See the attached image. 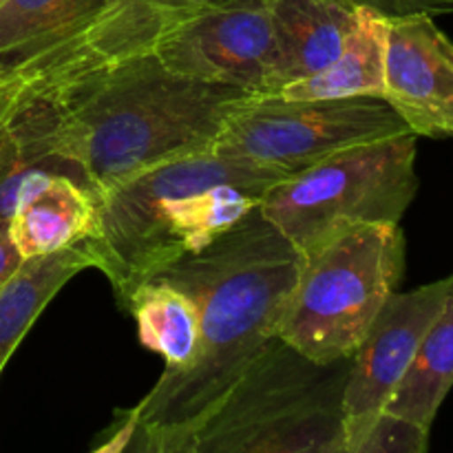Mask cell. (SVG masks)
I'll return each instance as SVG.
<instances>
[{
	"instance_id": "obj_14",
	"label": "cell",
	"mask_w": 453,
	"mask_h": 453,
	"mask_svg": "<svg viewBox=\"0 0 453 453\" xmlns=\"http://www.w3.org/2000/svg\"><path fill=\"white\" fill-rule=\"evenodd\" d=\"M193 9L197 7L190 0H104V7L51 87L93 69L150 53L155 42Z\"/></svg>"
},
{
	"instance_id": "obj_1",
	"label": "cell",
	"mask_w": 453,
	"mask_h": 453,
	"mask_svg": "<svg viewBox=\"0 0 453 453\" xmlns=\"http://www.w3.org/2000/svg\"><path fill=\"white\" fill-rule=\"evenodd\" d=\"M301 261V252L255 208L208 248L149 274L146 279L173 283L193 296L199 349L188 370L159 376L133 407L137 418L150 425L202 423L277 341Z\"/></svg>"
},
{
	"instance_id": "obj_3",
	"label": "cell",
	"mask_w": 453,
	"mask_h": 453,
	"mask_svg": "<svg viewBox=\"0 0 453 453\" xmlns=\"http://www.w3.org/2000/svg\"><path fill=\"white\" fill-rule=\"evenodd\" d=\"M283 177L212 149L157 164L100 197L96 233L84 239L93 268L122 303L155 270L242 224Z\"/></svg>"
},
{
	"instance_id": "obj_4",
	"label": "cell",
	"mask_w": 453,
	"mask_h": 453,
	"mask_svg": "<svg viewBox=\"0 0 453 453\" xmlns=\"http://www.w3.org/2000/svg\"><path fill=\"white\" fill-rule=\"evenodd\" d=\"M349 358L317 363L273 341L197 425L193 453H348Z\"/></svg>"
},
{
	"instance_id": "obj_20",
	"label": "cell",
	"mask_w": 453,
	"mask_h": 453,
	"mask_svg": "<svg viewBox=\"0 0 453 453\" xmlns=\"http://www.w3.org/2000/svg\"><path fill=\"white\" fill-rule=\"evenodd\" d=\"M197 425L142 423L133 410L115 416L91 453H193Z\"/></svg>"
},
{
	"instance_id": "obj_23",
	"label": "cell",
	"mask_w": 453,
	"mask_h": 453,
	"mask_svg": "<svg viewBox=\"0 0 453 453\" xmlns=\"http://www.w3.org/2000/svg\"><path fill=\"white\" fill-rule=\"evenodd\" d=\"M22 264L20 255L13 248L12 239H9V230H7V221L0 219V283Z\"/></svg>"
},
{
	"instance_id": "obj_15",
	"label": "cell",
	"mask_w": 453,
	"mask_h": 453,
	"mask_svg": "<svg viewBox=\"0 0 453 453\" xmlns=\"http://www.w3.org/2000/svg\"><path fill=\"white\" fill-rule=\"evenodd\" d=\"M270 12L274 29V93L330 66L357 20V9L336 0H270Z\"/></svg>"
},
{
	"instance_id": "obj_5",
	"label": "cell",
	"mask_w": 453,
	"mask_h": 453,
	"mask_svg": "<svg viewBox=\"0 0 453 453\" xmlns=\"http://www.w3.org/2000/svg\"><path fill=\"white\" fill-rule=\"evenodd\" d=\"M405 274L398 224L358 226L303 255L277 339L317 363L352 358Z\"/></svg>"
},
{
	"instance_id": "obj_8",
	"label": "cell",
	"mask_w": 453,
	"mask_h": 453,
	"mask_svg": "<svg viewBox=\"0 0 453 453\" xmlns=\"http://www.w3.org/2000/svg\"><path fill=\"white\" fill-rule=\"evenodd\" d=\"M166 69L199 82L255 96L274 93V29L270 0H230L197 7L155 42Z\"/></svg>"
},
{
	"instance_id": "obj_2",
	"label": "cell",
	"mask_w": 453,
	"mask_h": 453,
	"mask_svg": "<svg viewBox=\"0 0 453 453\" xmlns=\"http://www.w3.org/2000/svg\"><path fill=\"white\" fill-rule=\"evenodd\" d=\"M42 91L56 96L66 153L100 197L157 164L212 149L230 118L255 97L175 73L155 53Z\"/></svg>"
},
{
	"instance_id": "obj_11",
	"label": "cell",
	"mask_w": 453,
	"mask_h": 453,
	"mask_svg": "<svg viewBox=\"0 0 453 453\" xmlns=\"http://www.w3.org/2000/svg\"><path fill=\"white\" fill-rule=\"evenodd\" d=\"M104 0H0V80L18 91L51 87Z\"/></svg>"
},
{
	"instance_id": "obj_9",
	"label": "cell",
	"mask_w": 453,
	"mask_h": 453,
	"mask_svg": "<svg viewBox=\"0 0 453 453\" xmlns=\"http://www.w3.org/2000/svg\"><path fill=\"white\" fill-rule=\"evenodd\" d=\"M453 295V274L411 292H394L349 358L343 389L348 449L383 414L425 334Z\"/></svg>"
},
{
	"instance_id": "obj_7",
	"label": "cell",
	"mask_w": 453,
	"mask_h": 453,
	"mask_svg": "<svg viewBox=\"0 0 453 453\" xmlns=\"http://www.w3.org/2000/svg\"><path fill=\"white\" fill-rule=\"evenodd\" d=\"M401 133L411 131L383 97L255 96L230 118L212 150L295 175L341 150Z\"/></svg>"
},
{
	"instance_id": "obj_6",
	"label": "cell",
	"mask_w": 453,
	"mask_h": 453,
	"mask_svg": "<svg viewBox=\"0 0 453 453\" xmlns=\"http://www.w3.org/2000/svg\"><path fill=\"white\" fill-rule=\"evenodd\" d=\"M416 133L352 146L270 186L259 212L301 252L358 226L401 224L418 190Z\"/></svg>"
},
{
	"instance_id": "obj_13",
	"label": "cell",
	"mask_w": 453,
	"mask_h": 453,
	"mask_svg": "<svg viewBox=\"0 0 453 453\" xmlns=\"http://www.w3.org/2000/svg\"><path fill=\"white\" fill-rule=\"evenodd\" d=\"M100 195L66 175L42 177L18 199L7 219L9 239L20 259L53 255L96 233Z\"/></svg>"
},
{
	"instance_id": "obj_18",
	"label": "cell",
	"mask_w": 453,
	"mask_h": 453,
	"mask_svg": "<svg viewBox=\"0 0 453 453\" xmlns=\"http://www.w3.org/2000/svg\"><path fill=\"white\" fill-rule=\"evenodd\" d=\"M122 305L135 319L140 343L164 358L162 376L181 374L193 365L199 349V310L188 292L146 279L128 292Z\"/></svg>"
},
{
	"instance_id": "obj_22",
	"label": "cell",
	"mask_w": 453,
	"mask_h": 453,
	"mask_svg": "<svg viewBox=\"0 0 453 453\" xmlns=\"http://www.w3.org/2000/svg\"><path fill=\"white\" fill-rule=\"evenodd\" d=\"M349 9H370L388 20L410 16H447L453 13V0H336Z\"/></svg>"
},
{
	"instance_id": "obj_19",
	"label": "cell",
	"mask_w": 453,
	"mask_h": 453,
	"mask_svg": "<svg viewBox=\"0 0 453 453\" xmlns=\"http://www.w3.org/2000/svg\"><path fill=\"white\" fill-rule=\"evenodd\" d=\"M453 388V295L425 334L410 370L385 405L383 414L432 429Z\"/></svg>"
},
{
	"instance_id": "obj_25",
	"label": "cell",
	"mask_w": 453,
	"mask_h": 453,
	"mask_svg": "<svg viewBox=\"0 0 453 453\" xmlns=\"http://www.w3.org/2000/svg\"><path fill=\"white\" fill-rule=\"evenodd\" d=\"M190 3H193L195 7H212V4H224L230 3V0H190Z\"/></svg>"
},
{
	"instance_id": "obj_12",
	"label": "cell",
	"mask_w": 453,
	"mask_h": 453,
	"mask_svg": "<svg viewBox=\"0 0 453 453\" xmlns=\"http://www.w3.org/2000/svg\"><path fill=\"white\" fill-rule=\"evenodd\" d=\"M66 175L88 186L62 142L60 104L51 91H22L0 122V219L7 221L27 188L42 177Z\"/></svg>"
},
{
	"instance_id": "obj_21",
	"label": "cell",
	"mask_w": 453,
	"mask_h": 453,
	"mask_svg": "<svg viewBox=\"0 0 453 453\" xmlns=\"http://www.w3.org/2000/svg\"><path fill=\"white\" fill-rule=\"evenodd\" d=\"M429 429L380 414L348 453H427Z\"/></svg>"
},
{
	"instance_id": "obj_10",
	"label": "cell",
	"mask_w": 453,
	"mask_h": 453,
	"mask_svg": "<svg viewBox=\"0 0 453 453\" xmlns=\"http://www.w3.org/2000/svg\"><path fill=\"white\" fill-rule=\"evenodd\" d=\"M383 100L418 137L453 135V42L432 16L388 20Z\"/></svg>"
},
{
	"instance_id": "obj_24",
	"label": "cell",
	"mask_w": 453,
	"mask_h": 453,
	"mask_svg": "<svg viewBox=\"0 0 453 453\" xmlns=\"http://www.w3.org/2000/svg\"><path fill=\"white\" fill-rule=\"evenodd\" d=\"M18 97H20V91L13 87H9L7 82H3V80H0V122H3L4 115L9 113V109L16 104Z\"/></svg>"
},
{
	"instance_id": "obj_17",
	"label": "cell",
	"mask_w": 453,
	"mask_h": 453,
	"mask_svg": "<svg viewBox=\"0 0 453 453\" xmlns=\"http://www.w3.org/2000/svg\"><path fill=\"white\" fill-rule=\"evenodd\" d=\"M93 268L87 243L25 259L0 283V372L53 296L82 270Z\"/></svg>"
},
{
	"instance_id": "obj_16",
	"label": "cell",
	"mask_w": 453,
	"mask_h": 453,
	"mask_svg": "<svg viewBox=\"0 0 453 453\" xmlns=\"http://www.w3.org/2000/svg\"><path fill=\"white\" fill-rule=\"evenodd\" d=\"M388 18L357 9V20L339 58L321 73L299 80L274 96L286 100H339V97H383Z\"/></svg>"
}]
</instances>
